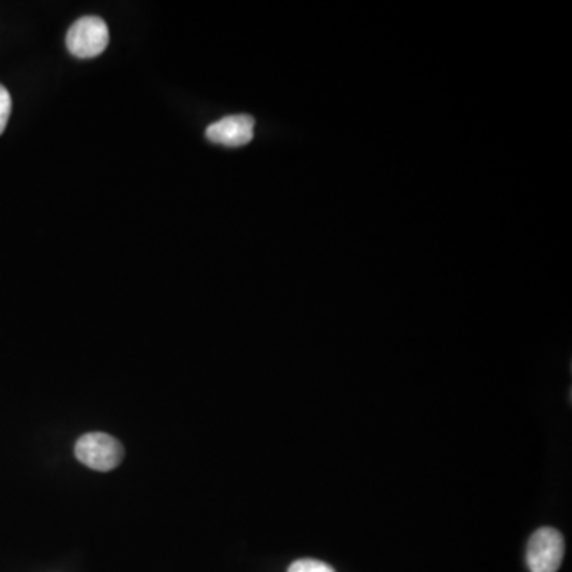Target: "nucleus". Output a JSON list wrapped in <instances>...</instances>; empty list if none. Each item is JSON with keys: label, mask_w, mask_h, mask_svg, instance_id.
I'll return each mask as SVG.
<instances>
[{"label": "nucleus", "mask_w": 572, "mask_h": 572, "mask_svg": "<svg viewBox=\"0 0 572 572\" xmlns=\"http://www.w3.org/2000/svg\"><path fill=\"white\" fill-rule=\"evenodd\" d=\"M75 457L94 471H112L124 458L121 442L110 434L88 433L75 444Z\"/></svg>", "instance_id": "obj_1"}, {"label": "nucleus", "mask_w": 572, "mask_h": 572, "mask_svg": "<svg viewBox=\"0 0 572 572\" xmlns=\"http://www.w3.org/2000/svg\"><path fill=\"white\" fill-rule=\"evenodd\" d=\"M109 26L99 16H85L72 24L66 43L75 58L89 59L104 53L109 45Z\"/></svg>", "instance_id": "obj_2"}, {"label": "nucleus", "mask_w": 572, "mask_h": 572, "mask_svg": "<svg viewBox=\"0 0 572 572\" xmlns=\"http://www.w3.org/2000/svg\"><path fill=\"white\" fill-rule=\"evenodd\" d=\"M565 555V539L555 528H541L526 547V565L531 572H557Z\"/></svg>", "instance_id": "obj_3"}, {"label": "nucleus", "mask_w": 572, "mask_h": 572, "mask_svg": "<svg viewBox=\"0 0 572 572\" xmlns=\"http://www.w3.org/2000/svg\"><path fill=\"white\" fill-rule=\"evenodd\" d=\"M255 136V120L250 115L226 116L217 123L210 124L205 137L210 142L218 143L223 147H244L252 142Z\"/></svg>", "instance_id": "obj_4"}, {"label": "nucleus", "mask_w": 572, "mask_h": 572, "mask_svg": "<svg viewBox=\"0 0 572 572\" xmlns=\"http://www.w3.org/2000/svg\"><path fill=\"white\" fill-rule=\"evenodd\" d=\"M288 572H336L331 566L326 565L323 561L312 560V558H304V560L294 561L293 565L288 568Z\"/></svg>", "instance_id": "obj_5"}, {"label": "nucleus", "mask_w": 572, "mask_h": 572, "mask_svg": "<svg viewBox=\"0 0 572 572\" xmlns=\"http://www.w3.org/2000/svg\"><path fill=\"white\" fill-rule=\"evenodd\" d=\"M12 113V97L5 86L0 85V134H4Z\"/></svg>", "instance_id": "obj_6"}]
</instances>
